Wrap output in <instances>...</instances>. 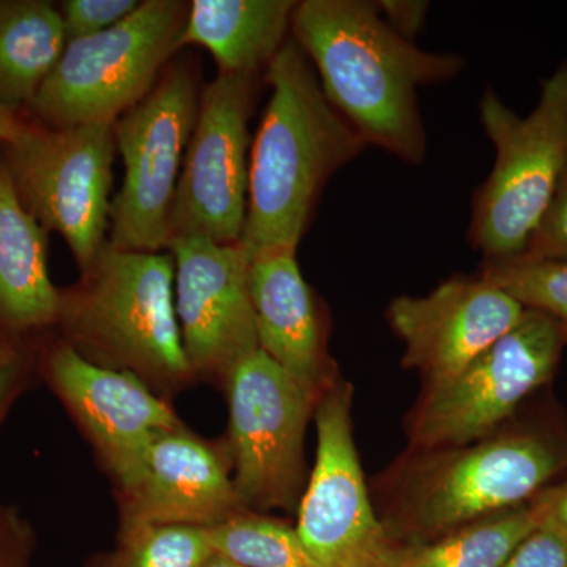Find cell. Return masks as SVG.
Returning a JSON list of instances; mask_svg holds the SVG:
<instances>
[{
  "mask_svg": "<svg viewBox=\"0 0 567 567\" xmlns=\"http://www.w3.org/2000/svg\"><path fill=\"white\" fill-rule=\"evenodd\" d=\"M525 311L481 275L453 276L425 297L395 298L386 317L405 346L402 364L417 369L434 386L464 371L513 330Z\"/></svg>",
  "mask_w": 567,
  "mask_h": 567,
  "instance_id": "14",
  "label": "cell"
},
{
  "mask_svg": "<svg viewBox=\"0 0 567 567\" xmlns=\"http://www.w3.org/2000/svg\"><path fill=\"white\" fill-rule=\"evenodd\" d=\"M566 344L554 319L527 309L464 371L429 386L417 406L413 442L423 450H453L494 435L529 394L554 379Z\"/></svg>",
  "mask_w": 567,
  "mask_h": 567,
  "instance_id": "8",
  "label": "cell"
},
{
  "mask_svg": "<svg viewBox=\"0 0 567 567\" xmlns=\"http://www.w3.org/2000/svg\"><path fill=\"white\" fill-rule=\"evenodd\" d=\"M502 567H567L565 533L548 517L525 537Z\"/></svg>",
  "mask_w": 567,
  "mask_h": 567,
  "instance_id": "27",
  "label": "cell"
},
{
  "mask_svg": "<svg viewBox=\"0 0 567 567\" xmlns=\"http://www.w3.org/2000/svg\"><path fill=\"white\" fill-rule=\"evenodd\" d=\"M546 495L548 517L565 533L567 539V480L558 486L548 487Z\"/></svg>",
  "mask_w": 567,
  "mask_h": 567,
  "instance_id": "32",
  "label": "cell"
},
{
  "mask_svg": "<svg viewBox=\"0 0 567 567\" xmlns=\"http://www.w3.org/2000/svg\"><path fill=\"white\" fill-rule=\"evenodd\" d=\"M249 292L259 349L317 402L333 379L328 371L322 315L298 267L297 251L254 257Z\"/></svg>",
  "mask_w": 567,
  "mask_h": 567,
  "instance_id": "17",
  "label": "cell"
},
{
  "mask_svg": "<svg viewBox=\"0 0 567 567\" xmlns=\"http://www.w3.org/2000/svg\"><path fill=\"white\" fill-rule=\"evenodd\" d=\"M298 2L194 0L178 47H203L221 74L259 76L281 51Z\"/></svg>",
  "mask_w": 567,
  "mask_h": 567,
  "instance_id": "19",
  "label": "cell"
},
{
  "mask_svg": "<svg viewBox=\"0 0 567 567\" xmlns=\"http://www.w3.org/2000/svg\"><path fill=\"white\" fill-rule=\"evenodd\" d=\"M317 458L298 536L322 567H395L404 550L380 524L354 446L352 386L333 380L316 402Z\"/></svg>",
  "mask_w": 567,
  "mask_h": 567,
  "instance_id": "11",
  "label": "cell"
},
{
  "mask_svg": "<svg viewBox=\"0 0 567 567\" xmlns=\"http://www.w3.org/2000/svg\"><path fill=\"white\" fill-rule=\"evenodd\" d=\"M203 567H244L240 565H235V563L229 561V559L219 557V555L213 554L210 558L207 559V563Z\"/></svg>",
  "mask_w": 567,
  "mask_h": 567,
  "instance_id": "34",
  "label": "cell"
},
{
  "mask_svg": "<svg viewBox=\"0 0 567 567\" xmlns=\"http://www.w3.org/2000/svg\"><path fill=\"white\" fill-rule=\"evenodd\" d=\"M47 234L22 203L0 153V323L11 330L48 327L61 315L62 293L48 270Z\"/></svg>",
  "mask_w": 567,
  "mask_h": 567,
  "instance_id": "18",
  "label": "cell"
},
{
  "mask_svg": "<svg viewBox=\"0 0 567 567\" xmlns=\"http://www.w3.org/2000/svg\"><path fill=\"white\" fill-rule=\"evenodd\" d=\"M271 96L249 153V188L240 244L251 259L297 251L331 175L364 147L334 110L316 70L289 39L265 71Z\"/></svg>",
  "mask_w": 567,
  "mask_h": 567,
  "instance_id": "2",
  "label": "cell"
},
{
  "mask_svg": "<svg viewBox=\"0 0 567 567\" xmlns=\"http://www.w3.org/2000/svg\"><path fill=\"white\" fill-rule=\"evenodd\" d=\"M47 374L117 483L130 475L155 436L183 427L174 410L140 377L92 363L70 344L52 350Z\"/></svg>",
  "mask_w": 567,
  "mask_h": 567,
  "instance_id": "15",
  "label": "cell"
},
{
  "mask_svg": "<svg viewBox=\"0 0 567 567\" xmlns=\"http://www.w3.org/2000/svg\"><path fill=\"white\" fill-rule=\"evenodd\" d=\"M213 554L244 567H322L297 529L254 514H237L210 528Z\"/></svg>",
  "mask_w": 567,
  "mask_h": 567,
  "instance_id": "22",
  "label": "cell"
},
{
  "mask_svg": "<svg viewBox=\"0 0 567 567\" xmlns=\"http://www.w3.org/2000/svg\"><path fill=\"white\" fill-rule=\"evenodd\" d=\"M35 535L18 511L0 509V567H31Z\"/></svg>",
  "mask_w": 567,
  "mask_h": 567,
  "instance_id": "28",
  "label": "cell"
},
{
  "mask_svg": "<svg viewBox=\"0 0 567 567\" xmlns=\"http://www.w3.org/2000/svg\"><path fill=\"white\" fill-rule=\"evenodd\" d=\"M118 487L122 525L213 528L246 511L218 454L183 427L155 436Z\"/></svg>",
  "mask_w": 567,
  "mask_h": 567,
  "instance_id": "16",
  "label": "cell"
},
{
  "mask_svg": "<svg viewBox=\"0 0 567 567\" xmlns=\"http://www.w3.org/2000/svg\"><path fill=\"white\" fill-rule=\"evenodd\" d=\"M62 293L58 322L92 363L145 383L177 386L193 374L175 312L171 254L104 246L81 282Z\"/></svg>",
  "mask_w": 567,
  "mask_h": 567,
  "instance_id": "3",
  "label": "cell"
},
{
  "mask_svg": "<svg viewBox=\"0 0 567 567\" xmlns=\"http://www.w3.org/2000/svg\"><path fill=\"white\" fill-rule=\"evenodd\" d=\"M31 126L29 123L21 121L17 112L0 106V145L2 147L17 144L29 133Z\"/></svg>",
  "mask_w": 567,
  "mask_h": 567,
  "instance_id": "31",
  "label": "cell"
},
{
  "mask_svg": "<svg viewBox=\"0 0 567 567\" xmlns=\"http://www.w3.org/2000/svg\"><path fill=\"white\" fill-rule=\"evenodd\" d=\"M20 360V353L14 350V347L7 342L6 339L0 338V369L17 363Z\"/></svg>",
  "mask_w": 567,
  "mask_h": 567,
  "instance_id": "33",
  "label": "cell"
},
{
  "mask_svg": "<svg viewBox=\"0 0 567 567\" xmlns=\"http://www.w3.org/2000/svg\"><path fill=\"white\" fill-rule=\"evenodd\" d=\"M66 47L61 10L44 0H0V106H29Z\"/></svg>",
  "mask_w": 567,
  "mask_h": 567,
  "instance_id": "20",
  "label": "cell"
},
{
  "mask_svg": "<svg viewBox=\"0 0 567 567\" xmlns=\"http://www.w3.org/2000/svg\"><path fill=\"white\" fill-rule=\"evenodd\" d=\"M114 125L39 128L3 147L22 203L47 233L62 235L81 274L107 245Z\"/></svg>",
  "mask_w": 567,
  "mask_h": 567,
  "instance_id": "9",
  "label": "cell"
},
{
  "mask_svg": "<svg viewBox=\"0 0 567 567\" xmlns=\"http://www.w3.org/2000/svg\"><path fill=\"white\" fill-rule=\"evenodd\" d=\"M375 3L388 25L409 41L420 33L429 11L425 0H382Z\"/></svg>",
  "mask_w": 567,
  "mask_h": 567,
  "instance_id": "29",
  "label": "cell"
},
{
  "mask_svg": "<svg viewBox=\"0 0 567 567\" xmlns=\"http://www.w3.org/2000/svg\"><path fill=\"white\" fill-rule=\"evenodd\" d=\"M212 555L210 528L128 524L114 550L91 567H203Z\"/></svg>",
  "mask_w": 567,
  "mask_h": 567,
  "instance_id": "23",
  "label": "cell"
},
{
  "mask_svg": "<svg viewBox=\"0 0 567 567\" xmlns=\"http://www.w3.org/2000/svg\"><path fill=\"white\" fill-rule=\"evenodd\" d=\"M234 486L245 509H292L305 477V434L316 401L257 350L226 377Z\"/></svg>",
  "mask_w": 567,
  "mask_h": 567,
  "instance_id": "12",
  "label": "cell"
},
{
  "mask_svg": "<svg viewBox=\"0 0 567 567\" xmlns=\"http://www.w3.org/2000/svg\"><path fill=\"white\" fill-rule=\"evenodd\" d=\"M257 76L221 74L205 85L175 189L173 238L238 244L249 188L251 118Z\"/></svg>",
  "mask_w": 567,
  "mask_h": 567,
  "instance_id": "10",
  "label": "cell"
},
{
  "mask_svg": "<svg viewBox=\"0 0 567 567\" xmlns=\"http://www.w3.org/2000/svg\"><path fill=\"white\" fill-rule=\"evenodd\" d=\"M21 380V360L0 369V423H2L6 413L9 412L11 402L20 393Z\"/></svg>",
  "mask_w": 567,
  "mask_h": 567,
  "instance_id": "30",
  "label": "cell"
},
{
  "mask_svg": "<svg viewBox=\"0 0 567 567\" xmlns=\"http://www.w3.org/2000/svg\"><path fill=\"white\" fill-rule=\"evenodd\" d=\"M136 0H65L61 3L66 43L99 35L137 10Z\"/></svg>",
  "mask_w": 567,
  "mask_h": 567,
  "instance_id": "25",
  "label": "cell"
},
{
  "mask_svg": "<svg viewBox=\"0 0 567 567\" xmlns=\"http://www.w3.org/2000/svg\"><path fill=\"white\" fill-rule=\"evenodd\" d=\"M196 78L188 63H171L151 93L114 123L122 155V188L111 204L114 248L159 252L169 248V219L182 162L196 122Z\"/></svg>",
  "mask_w": 567,
  "mask_h": 567,
  "instance_id": "7",
  "label": "cell"
},
{
  "mask_svg": "<svg viewBox=\"0 0 567 567\" xmlns=\"http://www.w3.org/2000/svg\"><path fill=\"white\" fill-rule=\"evenodd\" d=\"M546 516L544 491L533 502L404 550L395 567H502Z\"/></svg>",
  "mask_w": 567,
  "mask_h": 567,
  "instance_id": "21",
  "label": "cell"
},
{
  "mask_svg": "<svg viewBox=\"0 0 567 567\" xmlns=\"http://www.w3.org/2000/svg\"><path fill=\"white\" fill-rule=\"evenodd\" d=\"M520 257L536 260H567V166L539 226Z\"/></svg>",
  "mask_w": 567,
  "mask_h": 567,
  "instance_id": "26",
  "label": "cell"
},
{
  "mask_svg": "<svg viewBox=\"0 0 567 567\" xmlns=\"http://www.w3.org/2000/svg\"><path fill=\"white\" fill-rule=\"evenodd\" d=\"M290 32L316 66L328 102L365 145L405 163L424 162L417 89L456 78L465 66L461 55L420 50L364 0L298 2Z\"/></svg>",
  "mask_w": 567,
  "mask_h": 567,
  "instance_id": "1",
  "label": "cell"
},
{
  "mask_svg": "<svg viewBox=\"0 0 567 567\" xmlns=\"http://www.w3.org/2000/svg\"><path fill=\"white\" fill-rule=\"evenodd\" d=\"M174 298L193 374L227 377L259 350L249 292L251 256L238 244L173 238Z\"/></svg>",
  "mask_w": 567,
  "mask_h": 567,
  "instance_id": "13",
  "label": "cell"
},
{
  "mask_svg": "<svg viewBox=\"0 0 567 567\" xmlns=\"http://www.w3.org/2000/svg\"><path fill=\"white\" fill-rule=\"evenodd\" d=\"M481 275L525 309L554 319L567 336V260H486Z\"/></svg>",
  "mask_w": 567,
  "mask_h": 567,
  "instance_id": "24",
  "label": "cell"
},
{
  "mask_svg": "<svg viewBox=\"0 0 567 567\" xmlns=\"http://www.w3.org/2000/svg\"><path fill=\"white\" fill-rule=\"evenodd\" d=\"M496 159L473 196L468 240L486 260L527 249L567 166V61L543 82L539 103L520 117L492 89L480 103Z\"/></svg>",
  "mask_w": 567,
  "mask_h": 567,
  "instance_id": "4",
  "label": "cell"
},
{
  "mask_svg": "<svg viewBox=\"0 0 567 567\" xmlns=\"http://www.w3.org/2000/svg\"><path fill=\"white\" fill-rule=\"evenodd\" d=\"M453 450L406 492V520L424 544L533 502L567 472V431L557 425H522Z\"/></svg>",
  "mask_w": 567,
  "mask_h": 567,
  "instance_id": "5",
  "label": "cell"
},
{
  "mask_svg": "<svg viewBox=\"0 0 567 567\" xmlns=\"http://www.w3.org/2000/svg\"><path fill=\"white\" fill-rule=\"evenodd\" d=\"M188 11L181 0H145L121 24L69 41L29 107L48 128L114 125L155 87Z\"/></svg>",
  "mask_w": 567,
  "mask_h": 567,
  "instance_id": "6",
  "label": "cell"
}]
</instances>
